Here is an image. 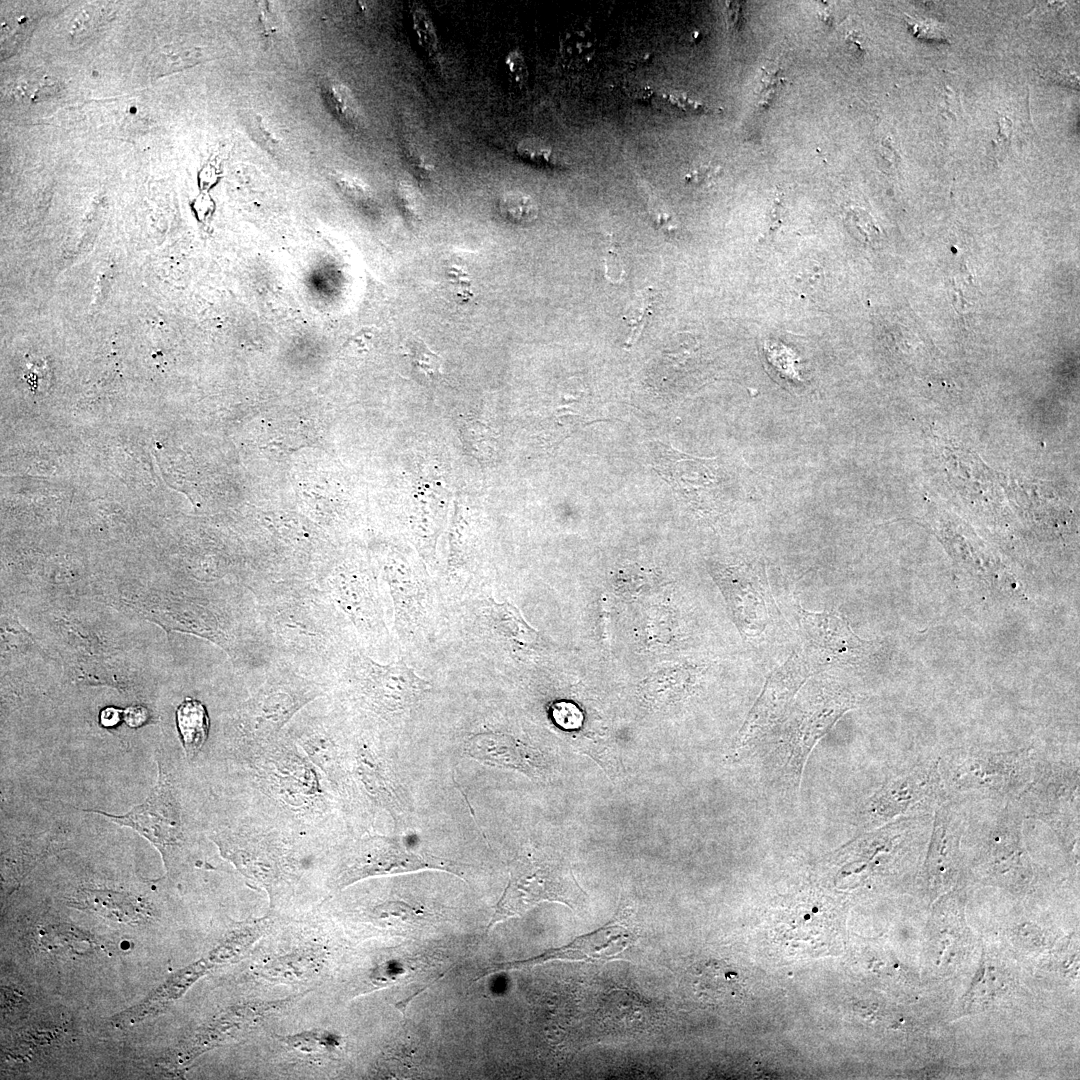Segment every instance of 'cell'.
Returning a JSON list of instances; mask_svg holds the SVG:
<instances>
[{"mask_svg":"<svg viewBox=\"0 0 1080 1080\" xmlns=\"http://www.w3.org/2000/svg\"><path fill=\"white\" fill-rule=\"evenodd\" d=\"M148 719V711L143 706H131L124 711V720L130 727L142 726Z\"/></svg>","mask_w":1080,"mask_h":1080,"instance_id":"35","label":"cell"},{"mask_svg":"<svg viewBox=\"0 0 1080 1080\" xmlns=\"http://www.w3.org/2000/svg\"><path fill=\"white\" fill-rule=\"evenodd\" d=\"M585 894L571 874L558 869L536 868L518 871L502 898V913L508 908L519 911L544 899L564 901L570 906L584 901Z\"/></svg>","mask_w":1080,"mask_h":1080,"instance_id":"13","label":"cell"},{"mask_svg":"<svg viewBox=\"0 0 1080 1080\" xmlns=\"http://www.w3.org/2000/svg\"><path fill=\"white\" fill-rule=\"evenodd\" d=\"M962 833L963 819L960 812L951 804H940L936 809L926 859V872L932 889L949 888L956 881Z\"/></svg>","mask_w":1080,"mask_h":1080,"instance_id":"11","label":"cell"},{"mask_svg":"<svg viewBox=\"0 0 1080 1080\" xmlns=\"http://www.w3.org/2000/svg\"><path fill=\"white\" fill-rule=\"evenodd\" d=\"M120 721V711L113 707H107L100 714V722L103 726L111 727Z\"/></svg>","mask_w":1080,"mask_h":1080,"instance_id":"39","label":"cell"},{"mask_svg":"<svg viewBox=\"0 0 1080 1080\" xmlns=\"http://www.w3.org/2000/svg\"><path fill=\"white\" fill-rule=\"evenodd\" d=\"M908 26L911 27L910 29L913 30V33L917 37L923 36V37H926V38L931 37V38L942 39L943 36H944V33L940 29V27L936 26L934 23H931V22H922V24L921 23H914V24L908 23Z\"/></svg>","mask_w":1080,"mask_h":1080,"instance_id":"36","label":"cell"},{"mask_svg":"<svg viewBox=\"0 0 1080 1080\" xmlns=\"http://www.w3.org/2000/svg\"><path fill=\"white\" fill-rule=\"evenodd\" d=\"M518 152L522 157L537 163H554L555 159V154L550 147L536 141L520 143Z\"/></svg>","mask_w":1080,"mask_h":1080,"instance_id":"30","label":"cell"},{"mask_svg":"<svg viewBox=\"0 0 1080 1080\" xmlns=\"http://www.w3.org/2000/svg\"><path fill=\"white\" fill-rule=\"evenodd\" d=\"M854 697L836 683H815L794 701L781 739L784 767L799 782L803 765L817 741L854 706Z\"/></svg>","mask_w":1080,"mask_h":1080,"instance_id":"4","label":"cell"},{"mask_svg":"<svg viewBox=\"0 0 1080 1080\" xmlns=\"http://www.w3.org/2000/svg\"><path fill=\"white\" fill-rule=\"evenodd\" d=\"M491 615L495 629L503 636L523 645L537 642L539 633L528 625L520 611L509 602L493 603Z\"/></svg>","mask_w":1080,"mask_h":1080,"instance_id":"21","label":"cell"},{"mask_svg":"<svg viewBox=\"0 0 1080 1080\" xmlns=\"http://www.w3.org/2000/svg\"><path fill=\"white\" fill-rule=\"evenodd\" d=\"M273 663L327 686L358 647L352 626L316 581L266 584L253 593Z\"/></svg>","mask_w":1080,"mask_h":1080,"instance_id":"1","label":"cell"},{"mask_svg":"<svg viewBox=\"0 0 1080 1080\" xmlns=\"http://www.w3.org/2000/svg\"><path fill=\"white\" fill-rule=\"evenodd\" d=\"M728 18L734 29H739L743 23V13L739 2H728Z\"/></svg>","mask_w":1080,"mask_h":1080,"instance_id":"38","label":"cell"},{"mask_svg":"<svg viewBox=\"0 0 1080 1080\" xmlns=\"http://www.w3.org/2000/svg\"><path fill=\"white\" fill-rule=\"evenodd\" d=\"M1023 812L1007 805L980 847V871L990 882L1012 890L1026 888L1032 868L1022 839Z\"/></svg>","mask_w":1080,"mask_h":1080,"instance_id":"9","label":"cell"},{"mask_svg":"<svg viewBox=\"0 0 1080 1080\" xmlns=\"http://www.w3.org/2000/svg\"><path fill=\"white\" fill-rule=\"evenodd\" d=\"M74 905L97 913L110 920L140 924L150 920L149 905L137 896L111 890L82 889L74 898Z\"/></svg>","mask_w":1080,"mask_h":1080,"instance_id":"15","label":"cell"},{"mask_svg":"<svg viewBox=\"0 0 1080 1080\" xmlns=\"http://www.w3.org/2000/svg\"><path fill=\"white\" fill-rule=\"evenodd\" d=\"M740 632L757 637L769 623L767 594L762 578L752 566L741 565L723 570L721 575Z\"/></svg>","mask_w":1080,"mask_h":1080,"instance_id":"12","label":"cell"},{"mask_svg":"<svg viewBox=\"0 0 1080 1080\" xmlns=\"http://www.w3.org/2000/svg\"><path fill=\"white\" fill-rule=\"evenodd\" d=\"M595 36L589 28L567 30L560 40V54L569 68L587 65L595 54Z\"/></svg>","mask_w":1080,"mask_h":1080,"instance_id":"22","label":"cell"},{"mask_svg":"<svg viewBox=\"0 0 1080 1080\" xmlns=\"http://www.w3.org/2000/svg\"><path fill=\"white\" fill-rule=\"evenodd\" d=\"M784 81L779 67H768L764 69L759 90L758 105L760 108L766 109L772 104Z\"/></svg>","mask_w":1080,"mask_h":1080,"instance_id":"27","label":"cell"},{"mask_svg":"<svg viewBox=\"0 0 1080 1080\" xmlns=\"http://www.w3.org/2000/svg\"><path fill=\"white\" fill-rule=\"evenodd\" d=\"M172 802L169 785L159 770L158 782L150 795L124 815H112L100 810L85 811L97 813L114 823L133 828L163 852L167 846L175 843L179 836Z\"/></svg>","mask_w":1080,"mask_h":1080,"instance_id":"10","label":"cell"},{"mask_svg":"<svg viewBox=\"0 0 1080 1080\" xmlns=\"http://www.w3.org/2000/svg\"><path fill=\"white\" fill-rule=\"evenodd\" d=\"M500 215L515 224H529L538 216V205L528 194L520 191H508L498 200Z\"/></svg>","mask_w":1080,"mask_h":1080,"instance_id":"25","label":"cell"},{"mask_svg":"<svg viewBox=\"0 0 1080 1080\" xmlns=\"http://www.w3.org/2000/svg\"><path fill=\"white\" fill-rule=\"evenodd\" d=\"M796 614L810 646L827 656L848 663L859 660L866 653L868 643L860 639L838 613L812 612L797 606Z\"/></svg>","mask_w":1080,"mask_h":1080,"instance_id":"14","label":"cell"},{"mask_svg":"<svg viewBox=\"0 0 1080 1080\" xmlns=\"http://www.w3.org/2000/svg\"><path fill=\"white\" fill-rule=\"evenodd\" d=\"M177 726L188 753L197 752L206 741L209 718L204 705L193 698H186L176 712Z\"/></svg>","mask_w":1080,"mask_h":1080,"instance_id":"19","label":"cell"},{"mask_svg":"<svg viewBox=\"0 0 1080 1080\" xmlns=\"http://www.w3.org/2000/svg\"><path fill=\"white\" fill-rule=\"evenodd\" d=\"M811 265V263H803L795 274L797 281L804 286L805 284L815 285L819 281V268L817 265L811 268Z\"/></svg>","mask_w":1080,"mask_h":1080,"instance_id":"37","label":"cell"},{"mask_svg":"<svg viewBox=\"0 0 1080 1080\" xmlns=\"http://www.w3.org/2000/svg\"><path fill=\"white\" fill-rule=\"evenodd\" d=\"M692 979L696 994L706 1002H725L740 989L737 972L721 961L711 960L697 966Z\"/></svg>","mask_w":1080,"mask_h":1080,"instance_id":"18","label":"cell"},{"mask_svg":"<svg viewBox=\"0 0 1080 1080\" xmlns=\"http://www.w3.org/2000/svg\"><path fill=\"white\" fill-rule=\"evenodd\" d=\"M200 55L201 52L196 48L165 51L158 56L155 68L160 74L175 72L197 64Z\"/></svg>","mask_w":1080,"mask_h":1080,"instance_id":"26","label":"cell"},{"mask_svg":"<svg viewBox=\"0 0 1080 1080\" xmlns=\"http://www.w3.org/2000/svg\"><path fill=\"white\" fill-rule=\"evenodd\" d=\"M98 19L97 11L94 7L83 8L72 19L70 26V32L73 35H82L94 27L95 22Z\"/></svg>","mask_w":1080,"mask_h":1080,"instance_id":"31","label":"cell"},{"mask_svg":"<svg viewBox=\"0 0 1080 1080\" xmlns=\"http://www.w3.org/2000/svg\"><path fill=\"white\" fill-rule=\"evenodd\" d=\"M720 173V167L711 164H702L689 171L684 180L688 184L702 185L710 182Z\"/></svg>","mask_w":1080,"mask_h":1080,"instance_id":"32","label":"cell"},{"mask_svg":"<svg viewBox=\"0 0 1080 1080\" xmlns=\"http://www.w3.org/2000/svg\"><path fill=\"white\" fill-rule=\"evenodd\" d=\"M337 679L352 686L372 710L382 715L405 712L430 689V684L403 661L381 664L359 647L350 654Z\"/></svg>","mask_w":1080,"mask_h":1080,"instance_id":"5","label":"cell"},{"mask_svg":"<svg viewBox=\"0 0 1080 1080\" xmlns=\"http://www.w3.org/2000/svg\"><path fill=\"white\" fill-rule=\"evenodd\" d=\"M937 762L915 766L888 780L865 802L861 822L881 826L895 817L937 808L947 798Z\"/></svg>","mask_w":1080,"mask_h":1080,"instance_id":"7","label":"cell"},{"mask_svg":"<svg viewBox=\"0 0 1080 1080\" xmlns=\"http://www.w3.org/2000/svg\"><path fill=\"white\" fill-rule=\"evenodd\" d=\"M809 676L804 658L795 652L770 674L739 733L737 751L762 743L782 726Z\"/></svg>","mask_w":1080,"mask_h":1080,"instance_id":"8","label":"cell"},{"mask_svg":"<svg viewBox=\"0 0 1080 1080\" xmlns=\"http://www.w3.org/2000/svg\"><path fill=\"white\" fill-rule=\"evenodd\" d=\"M317 585L356 630L370 652L382 648L388 630L373 570L364 562L345 558L332 560Z\"/></svg>","mask_w":1080,"mask_h":1080,"instance_id":"3","label":"cell"},{"mask_svg":"<svg viewBox=\"0 0 1080 1080\" xmlns=\"http://www.w3.org/2000/svg\"><path fill=\"white\" fill-rule=\"evenodd\" d=\"M503 64L507 78L512 84L522 86L526 83L528 79V68L520 51H509L504 58Z\"/></svg>","mask_w":1080,"mask_h":1080,"instance_id":"29","label":"cell"},{"mask_svg":"<svg viewBox=\"0 0 1080 1080\" xmlns=\"http://www.w3.org/2000/svg\"><path fill=\"white\" fill-rule=\"evenodd\" d=\"M321 91L333 114L343 123L352 126L359 123L358 104L345 85L334 80H326L321 84Z\"/></svg>","mask_w":1080,"mask_h":1080,"instance_id":"23","label":"cell"},{"mask_svg":"<svg viewBox=\"0 0 1080 1080\" xmlns=\"http://www.w3.org/2000/svg\"><path fill=\"white\" fill-rule=\"evenodd\" d=\"M630 940L631 936L625 929L607 927L578 939L570 945L569 951L575 950L585 957L607 958L621 952Z\"/></svg>","mask_w":1080,"mask_h":1080,"instance_id":"20","label":"cell"},{"mask_svg":"<svg viewBox=\"0 0 1080 1080\" xmlns=\"http://www.w3.org/2000/svg\"><path fill=\"white\" fill-rule=\"evenodd\" d=\"M404 188H405L403 190L404 203L406 204L407 209L409 211H411L413 214H416L418 212V209H419L418 198L416 197V194L414 193V191L412 192L409 189L410 187H404Z\"/></svg>","mask_w":1080,"mask_h":1080,"instance_id":"40","label":"cell"},{"mask_svg":"<svg viewBox=\"0 0 1080 1080\" xmlns=\"http://www.w3.org/2000/svg\"><path fill=\"white\" fill-rule=\"evenodd\" d=\"M1034 769L1027 750H957L947 754L939 767L946 791L993 799H1017Z\"/></svg>","mask_w":1080,"mask_h":1080,"instance_id":"2","label":"cell"},{"mask_svg":"<svg viewBox=\"0 0 1080 1080\" xmlns=\"http://www.w3.org/2000/svg\"><path fill=\"white\" fill-rule=\"evenodd\" d=\"M649 211L655 223L665 230L674 228L671 215L666 211L663 203L657 199L649 200Z\"/></svg>","mask_w":1080,"mask_h":1080,"instance_id":"33","label":"cell"},{"mask_svg":"<svg viewBox=\"0 0 1080 1080\" xmlns=\"http://www.w3.org/2000/svg\"><path fill=\"white\" fill-rule=\"evenodd\" d=\"M468 753L480 761L489 764L518 769L528 775L539 767L538 755L517 743L512 738L485 733L473 737L467 745Z\"/></svg>","mask_w":1080,"mask_h":1080,"instance_id":"16","label":"cell"},{"mask_svg":"<svg viewBox=\"0 0 1080 1080\" xmlns=\"http://www.w3.org/2000/svg\"><path fill=\"white\" fill-rule=\"evenodd\" d=\"M1078 767L1049 764L1036 767L1019 795L1022 812L1051 826L1066 843L1078 836Z\"/></svg>","mask_w":1080,"mask_h":1080,"instance_id":"6","label":"cell"},{"mask_svg":"<svg viewBox=\"0 0 1080 1080\" xmlns=\"http://www.w3.org/2000/svg\"><path fill=\"white\" fill-rule=\"evenodd\" d=\"M413 360L425 374L435 375L440 373L441 361L438 355L432 352L421 339L413 340Z\"/></svg>","mask_w":1080,"mask_h":1080,"instance_id":"28","label":"cell"},{"mask_svg":"<svg viewBox=\"0 0 1080 1080\" xmlns=\"http://www.w3.org/2000/svg\"><path fill=\"white\" fill-rule=\"evenodd\" d=\"M666 450L680 472L659 463H654V468L681 496H701V492H707L714 485V458L685 456L667 445Z\"/></svg>","mask_w":1080,"mask_h":1080,"instance_id":"17","label":"cell"},{"mask_svg":"<svg viewBox=\"0 0 1080 1080\" xmlns=\"http://www.w3.org/2000/svg\"><path fill=\"white\" fill-rule=\"evenodd\" d=\"M655 297V293L650 288H646L638 292L626 308L623 319L629 328L625 340L627 348L634 345L647 325L648 319L653 313Z\"/></svg>","mask_w":1080,"mask_h":1080,"instance_id":"24","label":"cell"},{"mask_svg":"<svg viewBox=\"0 0 1080 1080\" xmlns=\"http://www.w3.org/2000/svg\"><path fill=\"white\" fill-rule=\"evenodd\" d=\"M669 100H670V102L672 104L676 105L677 107H679L682 110L687 111V112L703 113V112H708L709 111L708 107H706L705 105H703V104H701L699 102H696V101H694V100H692V99H690L688 97H684V96H680V95H670Z\"/></svg>","mask_w":1080,"mask_h":1080,"instance_id":"34","label":"cell"}]
</instances>
